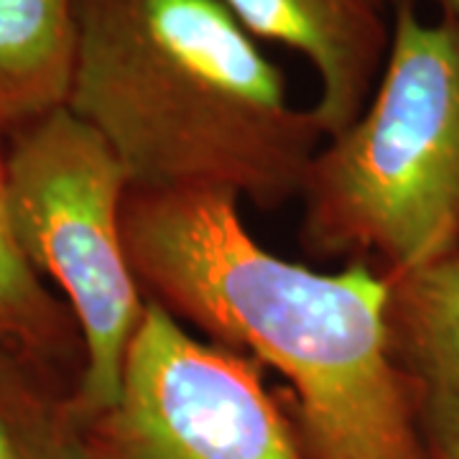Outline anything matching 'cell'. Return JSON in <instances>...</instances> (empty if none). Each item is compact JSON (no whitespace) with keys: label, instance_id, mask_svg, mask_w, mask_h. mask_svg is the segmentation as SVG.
Returning a JSON list of instances; mask_svg holds the SVG:
<instances>
[{"label":"cell","instance_id":"9c48e42d","mask_svg":"<svg viewBox=\"0 0 459 459\" xmlns=\"http://www.w3.org/2000/svg\"><path fill=\"white\" fill-rule=\"evenodd\" d=\"M80 376L0 344V459H95Z\"/></svg>","mask_w":459,"mask_h":459},{"label":"cell","instance_id":"277c9868","mask_svg":"<svg viewBox=\"0 0 459 459\" xmlns=\"http://www.w3.org/2000/svg\"><path fill=\"white\" fill-rule=\"evenodd\" d=\"M3 169L21 253L62 291L82 334L74 401L92 421L117 401L148 309L123 238L131 179L102 135L69 108L13 133Z\"/></svg>","mask_w":459,"mask_h":459},{"label":"cell","instance_id":"8992f818","mask_svg":"<svg viewBox=\"0 0 459 459\" xmlns=\"http://www.w3.org/2000/svg\"><path fill=\"white\" fill-rule=\"evenodd\" d=\"M255 41L286 47L316 77L312 110L325 138L344 131L376 90L394 0H220Z\"/></svg>","mask_w":459,"mask_h":459},{"label":"cell","instance_id":"5b68a950","mask_svg":"<svg viewBox=\"0 0 459 459\" xmlns=\"http://www.w3.org/2000/svg\"><path fill=\"white\" fill-rule=\"evenodd\" d=\"M90 446L95 459H307L261 368L151 301Z\"/></svg>","mask_w":459,"mask_h":459},{"label":"cell","instance_id":"ba28073f","mask_svg":"<svg viewBox=\"0 0 459 459\" xmlns=\"http://www.w3.org/2000/svg\"><path fill=\"white\" fill-rule=\"evenodd\" d=\"M77 0H0V141L66 108Z\"/></svg>","mask_w":459,"mask_h":459},{"label":"cell","instance_id":"8fae6325","mask_svg":"<svg viewBox=\"0 0 459 459\" xmlns=\"http://www.w3.org/2000/svg\"><path fill=\"white\" fill-rule=\"evenodd\" d=\"M439 11H446V13H455L459 18V0H431Z\"/></svg>","mask_w":459,"mask_h":459},{"label":"cell","instance_id":"3957f363","mask_svg":"<svg viewBox=\"0 0 459 459\" xmlns=\"http://www.w3.org/2000/svg\"><path fill=\"white\" fill-rule=\"evenodd\" d=\"M301 246L383 276L459 253V18L394 0L383 72L362 113L325 138L301 184Z\"/></svg>","mask_w":459,"mask_h":459},{"label":"cell","instance_id":"6da1fadb","mask_svg":"<svg viewBox=\"0 0 459 459\" xmlns=\"http://www.w3.org/2000/svg\"><path fill=\"white\" fill-rule=\"evenodd\" d=\"M123 238L146 301L286 380L307 459H431L388 344V281L325 273L261 246L220 189H128Z\"/></svg>","mask_w":459,"mask_h":459},{"label":"cell","instance_id":"30bf717a","mask_svg":"<svg viewBox=\"0 0 459 459\" xmlns=\"http://www.w3.org/2000/svg\"><path fill=\"white\" fill-rule=\"evenodd\" d=\"M0 344L82 373L80 327L62 296L33 271L21 253L8 214L5 169L0 151Z\"/></svg>","mask_w":459,"mask_h":459},{"label":"cell","instance_id":"52a82bcc","mask_svg":"<svg viewBox=\"0 0 459 459\" xmlns=\"http://www.w3.org/2000/svg\"><path fill=\"white\" fill-rule=\"evenodd\" d=\"M388 281V344L431 459H459V253Z\"/></svg>","mask_w":459,"mask_h":459},{"label":"cell","instance_id":"7a4b0ae2","mask_svg":"<svg viewBox=\"0 0 459 459\" xmlns=\"http://www.w3.org/2000/svg\"><path fill=\"white\" fill-rule=\"evenodd\" d=\"M66 108L131 189H220L273 212L325 143L312 108L220 0H77Z\"/></svg>","mask_w":459,"mask_h":459}]
</instances>
